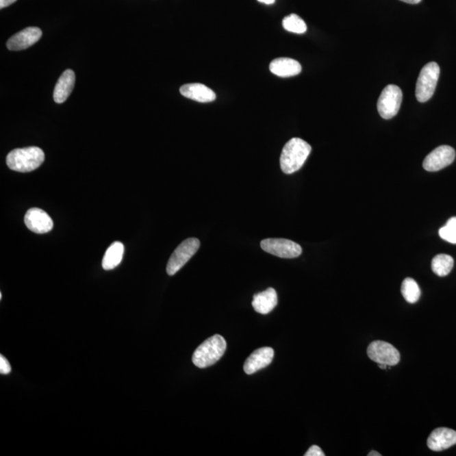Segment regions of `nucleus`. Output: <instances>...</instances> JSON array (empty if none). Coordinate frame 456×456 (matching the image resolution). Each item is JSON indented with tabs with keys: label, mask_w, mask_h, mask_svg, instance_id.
<instances>
[{
	"label": "nucleus",
	"mask_w": 456,
	"mask_h": 456,
	"mask_svg": "<svg viewBox=\"0 0 456 456\" xmlns=\"http://www.w3.org/2000/svg\"><path fill=\"white\" fill-rule=\"evenodd\" d=\"M259 2L266 3V5H273L276 0H258Z\"/></svg>",
	"instance_id": "bb28decb"
},
{
	"label": "nucleus",
	"mask_w": 456,
	"mask_h": 456,
	"mask_svg": "<svg viewBox=\"0 0 456 456\" xmlns=\"http://www.w3.org/2000/svg\"><path fill=\"white\" fill-rule=\"evenodd\" d=\"M260 246L264 251L284 259L296 258L303 252L299 244L284 238H267L260 242Z\"/></svg>",
	"instance_id": "0eeeda50"
},
{
	"label": "nucleus",
	"mask_w": 456,
	"mask_h": 456,
	"mask_svg": "<svg viewBox=\"0 0 456 456\" xmlns=\"http://www.w3.org/2000/svg\"><path fill=\"white\" fill-rule=\"evenodd\" d=\"M312 151L309 143L300 138H292L281 151L280 164L282 172L292 175L302 168Z\"/></svg>",
	"instance_id": "f257e3e1"
},
{
	"label": "nucleus",
	"mask_w": 456,
	"mask_h": 456,
	"mask_svg": "<svg viewBox=\"0 0 456 456\" xmlns=\"http://www.w3.org/2000/svg\"><path fill=\"white\" fill-rule=\"evenodd\" d=\"M401 293L405 301L409 303H416L421 296V290L417 281L412 278H405L401 285Z\"/></svg>",
	"instance_id": "aec40b11"
},
{
	"label": "nucleus",
	"mask_w": 456,
	"mask_h": 456,
	"mask_svg": "<svg viewBox=\"0 0 456 456\" xmlns=\"http://www.w3.org/2000/svg\"><path fill=\"white\" fill-rule=\"evenodd\" d=\"M432 270L437 276L443 277L448 276L454 267V259L451 255H438L432 260Z\"/></svg>",
	"instance_id": "6ab92c4d"
},
{
	"label": "nucleus",
	"mask_w": 456,
	"mask_h": 456,
	"mask_svg": "<svg viewBox=\"0 0 456 456\" xmlns=\"http://www.w3.org/2000/svg\"><path fill=\"white\" fill-rule=\"evenodd\" d=\"M42 31L38 27H27L18 32L7 42V48L12 51L27 49L42 38Z\"/></svg>",
	"instance_id": "9b49d317"
},
{
	"label": "nucleus",
	"mask_w": 456,
	"mask_h": 456,
	"mask_svg": "<svg viewBox=\"0 0 456 456\" xmlns=\"http://www.w3.org/2000/svg\"><path fill=\"white\" fill-rule=\"evenodd\" d=\"M282 25H283L285 30L293 32V34H303L307 31L306 23L298 14H295L286 16L282 21Z\"/></svg>",
	"instance_id": "412c9836"
},
{
	"label": "nucleus",
	"mask_w": 456,
	"mask_h": 456,
	"mask_svg": "<svg viewBox=\"0 0 456 456\" xmlns=\"http://www.w3.org/2000/svg\"><path fill=\"white\" fill-rule=\"evenodd\" d=\"M17 0H0V8H6V7L12 5Z\"/></svg>",
	"instance_id": "393cba45"
},
{
	"label": "nucleus",
	"mask_w": 456,
	"mask_h": 456,
	"mask_svg": "<svg viewBox=\"0 0 456 456\" xmlns=\"http://www.w3.org/2000/svg\"><path fill=\"white\" fill-rule=\"evenodd\" d=\"M271 73L279 77H292L301 73V64L290 58H278L270 64Z\"/></svg>",
	"instance_id": "2eb2a0df"
},
{
	"label": "nucleus",
	"mask_w": 456,
	"mask_h": 456,
	"mask_svg": "<svg viewBox=\"0 0 456 456\" xmlns=\"http://www.w3.org/2000/svg\"><path fill=\"white\" fill-rule=\"evenodd\" d=\"M305 456H325V453L317 445H313L309 448V451L304 454Z\"/></svg>",
	"instance_id": "b1692460"
},
{
	"label": "nucleus",
	"mask_w": 456,
	"mask_h": 456,
	"mask_svg": "<svg viewBox=\"0 0 456 456\" xmlns=\"http://www.w3.org/2000/svg\"><path fill=\"white\" fill-rule=\"evenodd\" d=\"M455 151L450 146H441L427 155L423 168L428 172H437L446 168L455 161Z\"/></svg>",
	"instance_id": "1a4fd4ad"
},
{
	"label": "nucleus",
	"mask_w": 456,
	"mask_h": 456,
	"mask_svg": "<svg viewBox=\"0 0 456 456\" xmlns=\"http://www.w3.org/2000/svg\"><path fill=\"white\" fill-rule=\"evenodd\" d=\"M277 293L270 288L253 296L252 306L257 313L267 314L277 307Z\"/></svg>",
	"instance_id": "dca6fc26"
},
{
	"label": "nucleus",
	"mask_w": 456,
	"mask_h": 456,
	"mask_svg": "<svg viewBox=\"0 0 456 456\" xmlns=\"http://www.w3.org/2000/svg\"><path fill=\"white\" fill-rule=\"evenodd\" d=\"M440 68L435 62L427 64L422 68L416 86V97L420 103H426L432 99L439 81Z\"/></svg>",
	"instance_id": "20e7f679"
},
{
	"label": "nucleus",
	"mask_w": 456,
	"mask_h": 456,
	"mask_svg": "<svg viewBox=\"0 0 456 456\" xmlns=\"http://www.w3.org/2000/svg\"><path fill=\"white\" fill-rule=\"evenodd\" d=\"M275 352L270 347H262L255 350L245 361L244 369L247 375H253L269 366L273 361Z\"/></svg>",
	"instance_id": "f8f14e48"
},
{
	"label": "nucleus",
	"mask_w": 456,
	"mask_h": 456,
	"mask_svg": "<svg viewBox=\"0 0 456 456\" xmlns=\"http://www.w3.org/2000/svg\"><path fill=\"white\" fill-rule=\"evenodd\" d=\"M403 90L396 85L387 86L382 90L378 100L377 108L380 116L385 119L394 117L403 103Z\"/></svg>",
	"instance_id": "39448f33"
},
{
	"label": "nucleus",
	"mask_w": 456,
	"mask_h": 456,
	"mask_svg": "<svg viewBox=\"0 0 456 456\" xmlns=\"http://www.w3.org/2000/svg\"><path fill=\"white\" fill-rule=\"evenodd\" d=\"M12 372V367L6 358L1 355L0 356V372L1 375H9Z\"/></svg>",
	"instance_id": "5701e85b"
},
{
	"label": "nucleus",
	"mask_w": 456,
	"mask_h": 456,
	"mask_svg": "<svg viewBox=\"0 0 456 456\" xmlns=\"http://www.w3.org/2000/svg\"><path fill=\"white\" fill-rule=\"evenodd\" d=\"M439 233L442 240L451 244H456V217L448 220L446 225L440 228Z\"/></svg>",
	"instance_id": "4be33fe9"
},
{
	"label": "nucleus",
	"mask_w": 456,
	"mask_h": 456,
	"mask_svg": "<svg viewBox=\"0 0 456 456\" xmlns=\"http://www.w3.org/2000/svg\"><path fill=\"white\" fill-rule=\"evenodd\" d=\"M227 342L222 335H215L205 340L195 350L192 362L195 366L205 368L214 365L225 353Z\"/></svg>",
	"instance_id": "7ed1b4c3"
},
{
	"label": "nucleus",
	"mask_w": 456,
	"mask_h": 456,
	"mask_svg": "<svg viewBox=\"0 0 456 456\" xmlns=\"http://www.w3.org/2000/svg\"><path fill=\"white\" fill-rule=\"evenodd\" d=\"M428 446L433 451H443L456 444V432L447 428H439L431 433Z\"/></svg>",
	"instance_id": "ddd939ff"
},
{
	"label": "nucleus",
	"mask_w": 456,
	"mask_h": 456,
	"mask_svg": "<svg viewBox=\"0 0 456 456\" xmlns=\"http://www.w3.org/2000/svg\"><path fill=\"white\" fill-rule=\"evenodd\" d=\"M45 160V152L39 147H31L10 151L6 164L14 171L29 173L38 168Z\"/></svg>",
	"instance_id": "f03ea898"
},
{
	"label": "nucleus",
	"mask_w": 456,
	"mask_h": 456,
	"mask_svg": "<svg viewBox=\"0 0 456 456\" xmlns=\"http://www.w3.org/2000/svg\"><path fill=\"white\" fill-rule=\"evenodd\" d=\"M125 246L121 242H114L105 253L103 259L104 270H111L121 265L124 256Z\"/></svg>",
	"instance_id": "a211bd4d"
},
{
	"label": "nucleus",
	"mask_w": 456,
	"mask_h": 456,
	"mask_svg": "<svg viewBox=\"0 0 456 456\" xmlns=\"http://www.w3.org/2000/svg\"><path fill=\"white\" fill-rule=\"evenodd\" d=\"M401 1L407 3H411V5H417V3H419L420 2H421L422 0H401Z\"/></svg>",
	"instance_id": "a878e982"
},
{
	"label": "nucleus",
	"mask_w": 456,
	"mask_h": 456,
	"mask_svg": "<svg viewBox=\"0 0 456 456\" xmlns=\"http://www.w3.org/2000/svg\"><path fill=\"white\" fill-rule=\"evenodd\" d=\"M368 356L378 364L396 366L400 363L401 354L392 344L383 341H375L368 346Z\"/></svg>",
	"instance_id": "6e6552de"
},
{
	"label": "nucleus",
	"mask_w": 456,
	"mask_h": 456,
	"mask_svg": "<svg viewBox=\"0 0 456 456\" xmlns=\"http://www.w3.org/2000/svg\"><path fill=\"white\" fill-rule=\"evenodd\" d=\"M201 242L198 238H190L184 240L173 253L166 266V273L173 276L182 269L200 248Z\"/></svg>",
	"instance_id": "423d86ee"
},
{
	"label": "nucleus",
	"mask_w": 456,
	"mask_h": 456,
	"mask_svg": "<svg viewBox=\"0 0 456 456\" xmlns=\"http://www.w3.org/2000/svg\"><path fill=\"white\" fill-rule=\"evenodd\" d=\"M25 224L35 233L43 234L53 229V220L46 212L39 208H31L25 216Z\"/></svg>",
	"instance_id": "9d476101"
},
{
	"label": "nucleus",
	"mask_w": 456,
	"mask_h": 456,
	"mask_svg": "<svg viewBox=\"0 0 456 456\" xmlns=\"http://www.w3.org/2000/svg\"><path fill=\"white\" fill-rule=\"evenodd\" d=\"M180 93L187 99L199 103H212L216 100V93L201 83H191L181 86Z\"/></svg>",
	"instance_id": "4468645a"
},
{
	"label": "nucleus",
	"mask_w": 456,
	"mask_h": 456,
	"mask_svg": "<svg viewBox=\"0 0 456 456\" xmlns=\"http://www.w3.org/2000/svg\"><path fill=\"white\" fill-rule=\"evenodd\" d=\"M75 75L73 71L67 70L60 76L54 88L53 100L56 103H63L70 97L74 89Z\"/></svg>",
	"instance_id": "f3484780"
},
{
	"label": "nucleus",
	"mask_w": 456,
	"mask_h": 456,
	"mask_svg": "<svg viewBox=\"0 0 456 456\" xmlns=\"http://www.w3.org/2000/svg\"><path fill=\"white\" fill-rule=\"evenodd\" d=\"M368 456H381L377 451H371L370 453L368 455Z\"/></svg>",
	"instance_id": "cd10ccee"
}]
</instances>
